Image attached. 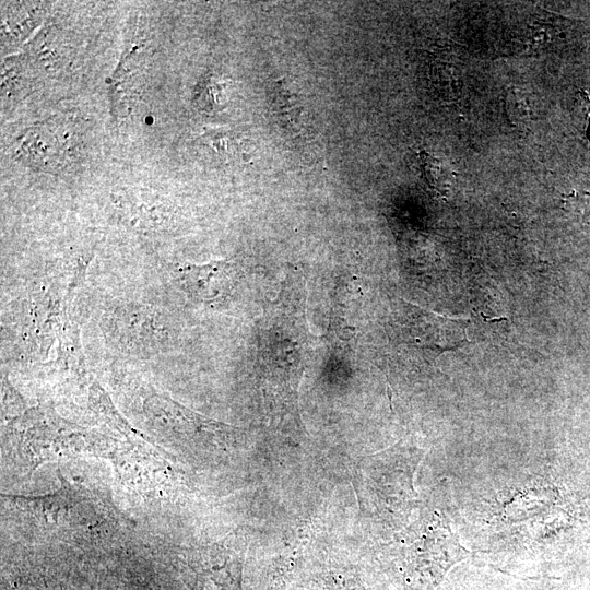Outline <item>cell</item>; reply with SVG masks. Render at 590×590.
Here are the masks:
<instances>
[{
    "instance_id": "cell-1",
    "label": "cell",
    "mask_w": 590,
    "mask_h": 590,
    "mask_svg": "<svg viewBox=\"0 0 590 590\" xmlns=\"http://www.w3.org/2000/svg\"><path fill=\"white\" fill-rule=\"evenodd\" d=\"M102 328L109 342L121 353L150 357L172 344L168 316L149 304L123 303L108 310Z\"/></svg>"
},
{
    "instance_id": "cell-2",
    "label": "cell",
    "mask_w": 590,
    "mask_h": 590,
    "mask_svg": "<svg viewBox=\"0 0 590 590\" xmlns=\"http://www.w3.org/2000/svg\"><path fill=\"white\" fill-rule=\"evenodd\" d=\"M181 290L194 302L215 305L224 303L233 293L238 269L231 260H214L202 264H186L177 269Z\"/></svg>"
},
{
    "instance_id": "cell-3",
    "label": "cell",
    "mask_w": 590,
    "mask_h": 590,
    "mask_svg": "<svg viewBox=\"0 0 590 590\" xmlns=\"http://www.w3.org/2000/svg\"><path fill=\"white\" fill-rule=\"evenodd\" d=\"M66 134L55 126L39 125L19 140L17 152L24 162L39 168H55L67 151Z\"/></svg>"
},
{
    "instance_id": "cell-4",
    "label": "cell",
    "mask_w": 590,
    "mask_h": 590,
    "mask_svg": "<svg viewBox=\"0 0 590 590\" xmlns=\"http://www.w3.org/2000/svg\"><path fill=\"white\" fill-rule=\"evenodd\" d=\"M227 101V83L215 73H209L200 82L194 103L200 110L215 113L225 107Z\"/></svg>"
},
{
    "instance_id": "cell-5",
    "label": "cell",
    "mask_w": 590,
    "mask_h": 590,
    "mask_svg": "<svg viewBox=\"0 0 590 590\" xmlns=\"http://www.w3.org/2000/svg\"><path fill=\"white\" fill-rule=\"evenodd\" d=\"M420 168L427 186L437 193L444 194L450 187L452 173L445 162L422 152L420 154Z\"/></svg>"
},
{
    "instance_id": "cell-6",
    "label": "cell",
    "mask_w": 590,
    "mask_h": 590,
    "mask_svg": "<svg viewBox=\"0 0 590 590\" xmlns=\"http://www.w3.org/2000/svg\"><path fill=\"white\" fill-rule=\"evenodd\" d=\"M506 108L508 117L517 125H523L531 120L532 105L528 95L521 90L508 91Z\"/></svg>"
},
{
    "instance_id": "cell-7",
    "label": "cell",
    "mask_w": 590,
    "mask_h": 590,
    "mask_svg": "<svg viewBox=\"0 0 590 590\" xmlns=\"http://www.w3.org/2000/svg\"><path fill=\"white\" fill-rule=\"evenodd\" d=\"M204 145L208 148L216 157L222 160H227L232 157L235 153L236 143L231 134L225 132L212 133L204 137Z\"/></svg>"
}]
</instances>
